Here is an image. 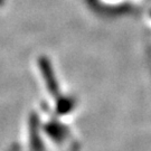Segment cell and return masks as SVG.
Here are the masks:
<instances>
[{"mask_svg":"<svg viewBox=\"0 0 151 151\" xmlns=\"http://www.w3.org/2000/svg\"><path fill=\"white\" fill-rule=\"evenodd\" d=\"M38 65H39V70H40V73L43 75V78L46 83V86L48 88L49 93L53 96H58V94H60L58 82L56 80L50 60L46 56H42L38 60Z\"/></svg>","mask_w":151,"mask_h":151,"instance_id":"1","label":"cell"},{"mask_svg":"<svg viewBox=\"0 0 151 151\" xmlns=\"http://www.w3.org/2000/svg\"><path fill=\"white\" fill-rule=\"evenodd\" d=\"M45 132L48 134V137L52 140L56 142H60L65 139V137L67 134V128L62 125L58 122H49L45 127Z\"/></svg>","mask_w":151,"mask_h":151,"instance_id":"2","label":"cell"},{"mask_svg":"<svg viewBox=\"0 0 151 151\" xmlns=\"http://www.w3.org/2000/svg\"><path fill=\"white\" fill-rule=\"evenodd\" d=\"M30 143L34 151H42V141L38 134V121L37 116H32L30 120Z\"/></svg>","mask_w":151,"mask_h":151,"instance_id":"3","label":"cell"},{"mask_svg":"<svg viewBox=\"0 0 151 151\" xmlns=\"http://www.w3.org/2000/svg\"><path fill=\"white\" fill-rule=\"evenodd\" d=\"M74 104H75V101L72 97H60L57 101V104H56V110L60 114H67L73 110Z\"/></svg>","mask_w":151,"mask_h":151,"instance_id":"4","label":"cell"},{"mask_svg":"<svg viewBox=\"0 0 151 151\" xmlns=\"http://www.w3.org/2000/svg\"><path fill=\"white\" fill-rule=\"evenodd\" d=\"M4 4H5V0H0V7L4 6Z\"/></svg>","mask_w":151,"mask_h":151,"instance_id":"5","label":"cell"}]
</instances>
